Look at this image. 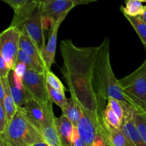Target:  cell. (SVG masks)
Instances as JSON below:
<instances>
[{"label": "cell", "mask_w": 146, "mask_h": 146, "mask_svg": "<svg viewBox=\"0 0 146 146\" xmlns=\"http://www.w3.org/2000/svg\"><path fill=\"white\" fill-rule=\"evenodd\" d=\"M102 120L105 123L108 124L111 127L117 129H121L123 122L120 120L115 113L107 104L106 107L103 111L101 114Z\"/></svg>", "instance_id": "obj_24"}, {"label": "cell", "mask_w": 146, "mask_h": 146, "mask_svg": "<svg viewBox=\"0 0 146 146\" xmlns=\"http://www.w3.org/2000/svg\"><path fill=\"white\" fill-rule=\"evenodd\" d=\"M64 19H65V17L59 19L50 27L48 41H47V44L45 45V47L42 51L43 58L45 61L47 70H51V66L55 62V54L56 50L58 31L61 23L64 21Z\"/></svg>", "instance_id": "obj_12"}, {"label": "cell", "mask_w": 146, "mask_h": 146, "mask_svg": "<svg viewBox=\"0 0 146 146\" xmlns=\"http://www.w3.org/2000/svg\"><path fill=\"white\" fill-rule=\"evenodd\" d=\"M125 6L120 7L121 12L123 15L131 17H138L142 15L145 10V6L143 5L139 0H125Z\"/></svg>", "instance_id": "obj_21"}, {"label": "cell", "mask_w": 146, "mask_h": 146, "mask_svg": "<svg viewBox=\"0 0 146 146\" xmlns=\"http://www.w3.org/2000/svg\"><path fill=\"white\" fill-rule=\"evenodd\" d=\"M47 88L51 101L62 110L68 102V99L66 97L65 93L54 89L48 84H47Z\"/></svg>", "instance_id": "obj_25"}, {"label": "cell", "mask_w": 146, "mask_h": 146, "mask_svg": "<svg viewBox=\"0 0 146 146\" xmlns=\"http://www.w3.org/2000/svg\"><path fill=\"white\" fill-rule=\"evenodd\" d=\"M46 79L47 84L54 89L58 90V91H61L63 93H65L66 91V89L64 85H63L62 82L51 71V70H46Z\"/></svg>", "instance_id": "obj_26"}, {"label": "cell", "mask_w": 146, "mask_h": 146, "mask_svg": "<svg viewBox=\"0 0 146 146\" xmlns=\"http://www.w3.org/2000/svg\"><path fill=\"white\" fill-rule=\"evenodd\" d=\"M124 117L121 130L133 146H146L134 121V108L130 104L123 103Z\"/></svg>", "instance_id": "obj_11"}, {"label": "cell", "mask_w": 146, "mask_h": 146, "mask_svg": "<svg viewBox=\"0 0 146 146\" xmlns=\"http://www.w3.org/2000/svg\"><path fill=\"white\" fill-rule=\"evenodd\" d=\"M139 17H141V18L144 21H145V22H146V5H145V11H144V13L142 14V15L139 16Z\"/></svg>", "instance_id": "obj_38"}, {"label": "cell", "mask_w": 146, "mask_h": 146, "mask_svg": "<svg viewBox=\"0 0 146 146\" xmlns=\"http://www.w3.org/2000/svg\"><path fill=\"white\" fill-rule=\"evenodd\" d=\"M10 72H11V70L7 66L5 60L2 56H0V77L1 78L7 77Z\"/></svg>", "instance_id": "obj_32"}, {"label": "cell", "mask_w": 146, "mask_h": 146, "mask_svg": "<svg viewBox=\"0 0 146 146\" xmlns=\"http://www.w3.org/2000/svg\"><path fill=\"white\" fill-rule=\"evenodd\" d=\"M13 71H14V72L15 73L17 76L19 77L20 78L23 80V78H24V75H25L26 72L27 71V68L25 64H23V63L17 62Z\"/></svg>", "instance_id": "obj_30"}, {"label": "cell", "mask_w": 146, "mask_h": 146, "mask_svg": "<svg viewBox=\"0 0 146 146\" xmlns=\"http://www.w3.org/2000/svg\"><path fill=\"white\" fill-rule=\"evenodd\" d=\"M62 115H65L72 122L74 127H77L78 121L82 116V106L74 96L70 97L68 99L66 105L62 110Z\"/></svg>", "instance_id": "obj_16"}, {"label": "cell", "mask_w": 146, "mask_h": 146, "mask_svg": "<svg viewBox=\"0 0 146 146\" xmlns=\"http://www.w3.org/2000/svg\"><path fill=\"white\" fill-rule=\"evenodd\" d=\"M17 62H21L25 64L27 70H32L38 73H45L47 70L36 59L27 54L22 50L19 49V51L18 56H17Z\"/></svg>", "instance_id": "obj_20"}, {"label": "cell", "mask_w": 146, "mask_h": 146, "mask_svg": "<svg viewBox=\"0 0 146 146\" xmlns=\"http://www.w3.org/2000/svg\"><path fill=\"white\" fill-rule=\"evenodd\" d=\"M71 146H87L85 144V143L84 142V141L81 139L76 127H75L74 130L72 141H71Z\"/></svg>", "instance_id": "obj_31"}, {"label": "cell", "mask_w": 146, "mask_h": 146, "mask_svg": "<svg viewBox=\"0 0 146 146\" xmlns=\"http://www.w3.org/2000/svg\"><path fill=\"white\" fill-rule=\"evenodd\" d=\"M0 146H9L7 141L1 136H0Z\"/></svg>", "instance_id": "obj_36"}, {"label": "cell", "mask_w": 146, "mask_h": 146, "mask_svg": "<svg viewBox=\"0 0 146 146\" xmlns=\"http://www.w3.org/2000/svg\"><path fill=\"white\" fill-rule=\"evenodd\" d=\"M104 138H105V137H104ZM105 140H106V146H111V144H110L109 143H108V141H107L106 139V138H105Z\"/></svg>", "instance_id": "obj_39"}, {"label": "cell", "mask_w": 146, "mask_h": 146, "mask_svg": "<svg viewBox=\"0 0 146 146\" xmlns=\"http://www.w3.org/2000/svg\"><path fill=\"white\" fill-rule=\"evenodd\" d=\"M33 146H50V145H48L45 141H39V142L36 143L35 145H34Z\"/></svg>", "instance_id": "obj_37"}, {"label": "cell", "mask_w": 146, "mask_h": 146, "mask_svg": "<svg viewBox=\"0 0 146 146\" xmlns=\"http://www.w3.org/2000/svg\"><path fill=\"white\" fill-rule=\"evenodd\" d=\"M5 97V89L3 83L0 81V104H3Z\"/></svg>", "instance_id": "obj_34"}, {"label": "cell", "mask_w": 146, "mask_h": 146, "mask_svg": "<svg viewBox=\"0 0 146 146\" xmlns=\"http://www.w3.org/2000/svg\"><path fill=\"white\" fill-rule=\"evenodd\" d=\"M0 136L9 146H33L39 141H44L41 133L29 121L21 108H18L6 131L0 133Z\"/></svg>", "instance_id": "obj_4"}, {"label": "cell", "mask_w": 146, "mask_h": 146, "mask_svg": "<svg viewBox=\"0 0 146 146\" xmlns=\"http://www.w3.org/2000/svg\"><path fill=\"white\" fill-rule=\"evenodd\" d=\"M8 125L9 121L4 108L2 106L0 105V133L5 132Z\"/></svg>", "instance_id": "obj_29"}, {"label": "cell", "mask_w": 146, "mask_h": 146, "mask_svg": "<svg viewBox=\"0 0 146 146\" xmlns=\"http://www.w3.org/2000/svg\"><path fill=\"white\" fill-rule=\"evenodd\" d=\"M95 89L101 105L104 101L112 98L130 104L134 108L138 106L123 93L119 80L114 74L110 61V41L106 38L99 46L94 78Z\"/></svg>", "instance_id": "obj_2"}, {"label": "cell", "mask_w": 146, "mask_h": 146, "mask_svg": "<svg viewBox=\"0 0 146 146\" xmlns=\"http://www.w3.org/2000/svg\"><path fill=\"white\" fill-rule=\"evenodd\" d=\"M142 109L143 110V111H144V112H145V113H146V108H142Z\"/></svg>", "instance_id": "obj_41"}, {"label": "cell", "mask_w": 146, "mask_h": 146, "mask_svg": "<svg viewBox=\"0 0 146 146\" xmlns=\"http://www.w3.org/2000/svg\"><path fill=\"white\" fill-rule=\"evenodd\" d=\"M108 105L111 107V109L115 113L121 121H123L124 117V108L123 103L115 98H110L108 99Z\"/></svg>", "instance_id": "obj_28"}, {"label": "cell", "mask_w": 146, "mask_h": 146, "mask_svg": "<svg viewBox=\"0 0 146 146\" xmlns=\"http://www.w3.org/2000/svg\"><path fill=\"white\" fill-rule=\"evenodd\" d=\"M83 114L77 125V130L87 146H92L96 137L99 133L101 115L90 111L82 106Z\"/></svg>", "instance_id": "obj_9"}, {"label": "cell", "mask_w": 146, "mask_h": 146, "mask_svg": "<svg viewBox=\"0 0 146 146\" xmlns=\"http://www.w3.org/2000/svg\"><path fill=\"white\" fill-rule=\"evenodd\" d=\"M134 121L143 140L146 144V113L138 106L137 108H134Z\"/></svg>", "instance_id": "obj_23"}, {"label": "cell", "mask_w": 146, "mask_h": 146, "mask_svg": "<svg viewBox=\"0 0 146 146\" xmlns=\"http://www.w3.org/2000/svg\"><path fill=\"white\" fill-rule=\"evenodd\" d=\"M124 94L141 108H146V58L135 71L119 80Z\"/></svg>", "instance_id": "obj_5"}, {"label": "cell", "mask_w": 146, "mask_h": 146, "mask_svg": "<svg viewBox=\"0 0 146 146\" xmlns=\"http://www.w3.org/2000/svg\"><path fill=\"white\" fill-rule=\"evenodd\" d=\"M10 26L17 27L21 34L29 37L42 52L46 44L41 0L34 1L19 12L14 13Z\"/></svg>", "instance_id": "obj_3"}, {"label": "cell", "mask_w": 146, "mask_h": 146, "mask_svg": "<svg viewBox=\"0 0 146 146\" xmlns=\"http://www.w3.org/2000/svg\"><path fill=\"white\" fill-rule=\"evenodd\" d=\"M8 81L11 94L17 108L22 107L31 98L24 88L23 80L17 76L12 70L8 76Z\"/></svg>", "instance_id": "obj_13"}, {"label": "cell", "mask_w": 146, "mask_h": 146, "mask_svg": "<svg viewBox=\"0 0 146 146\" xmlns=\"http://www.w3.org/2000/svg\"><path fill=\"white\" fill-rule=\"evenodd\" d=\"M144 47H145V51H146V45H144Z\"/></svg>", "instance_id": "obj_42"}, {"label": "cell", "mask_w": 146, "mask_h": 146, "mask_svg": "<svg viewBox=\"0 0 146 146\" xmlns=\"http://www.w3.org/2000/svg\"><path fill=\"white\" fill-rule=\"evenodd\" d=\"M92 146H106L105 138L101 133H98V135H96Z\"/></svg>", "instance_id": "obj_33"}, {"label": "cell", "mask_w": 146, "mask_h": 146, "mask_svg": "<svg viewBox=\"0 0 146 146\" xmlns=\"http://www.w3.org/2000/svg\"><path fill=\"white\" fill-rule=\"evenodd\" d=\"M44 141L50 146H62L57 131L56 122L48 124L41 128L39 131Z\"/></svg>", "instance_id": "obj_19"}, {"label": "cell", "mask_w": 146, "mask_h": 146, "mask_svg": "<svg viewBox=\"0 0 146 146\" xmlns=\"http://www.w3.org/2000/svg\"><path fill=\"white\" fill-rule=\"evenodd\" d=\"M139 1H141V2H146V0H139Z\"/></svg>", "instance_id": "obj_40"}, {"label": "cell", "mask_w": 146, "mask_h": 146, "mask_svg": "<svg viewBox=\"0 0 146 146\" xmlns=\"http://www.w3.org/2000/svg\"><path fill=\"white\" fill-rule=\"evenodd\" d=\"M21 34L20 30L13 26H9L0 34V56L11 71L14 70L17 62Z\"/></svg>", "instance_id": "obj_6"}, {"label": "cell", "mask_w": 146, "mask_h": 146, "mask_svg": "<svg viewBox=\"0 0 146 146\" xmlns=\"http://www.w3.org/2000/svg\"><path fill=\"white\" fill-rule=\"evenodd\" d=\"M138 34L143 45H146V22L141 17L124 15Z\"/></svg>", "instance_id": "obj_22"}, {"label": "cell", "mask_w": 146, "mask_h": 146, "mask_svg": "<svg viewBox=\"0 0 146 146\" xmlns=\"http://www.w3.org/2000/svg\"><path fill=\"white\" fill-rule=\"evenodd\" d=\"M99 133L108 141L111 146H133L121 129L114 128L101 121Z\"/></svg>", "instance_id": "obj_14"}, {"label": "cell", "mask_w": 146, "mask_h": 146, "mask_svg": "<svg viewBox=\"0 0 146 146\" xmlns=\"http://www.w3.org/2000/svg\"><path fill=\"white\" fill-rule=\"evenodd\" d=\"M0 81L3 83L4 89H5V97H4V103H3V104H0V105L4 107V111H5L6 114H7V119H8L9 123L13 119L16 113L17 112L18 108H17V105H16L15 102L14 101V98L12 97V95L11 94L9 84L8 76L4 77V78L0 77Z\"/></svg>", "instance_id": "obj_18"}, {"label": "cell", "mask_w": 146, "mask_h": 146, "mask_svg": "<svg viewBox=\"0 0 146 146\" xmlns=\"http://www.w3.org/2000/svg\"><path fill=\"white\" fill-rule=\"evenodd\" d=\"M53 103L41 105L35 100H29L22 107H20L29 121L40 131L41 128L56 122V117L53 111Z\"/></svg>", "instance_id": "obj_8"}, {"label": "cell", "mask_w": 146, "mask_h": 146, "mask_svg": "<svg viewBox=\"0 0 146 146\" xmlns=\"http://www.w3.org/2000/svg\"><path fill=\"white\" fill-rule=\"evenodd\" d=\"M19 49L22 50L27 54L36 59L43 66L46 68L45 61L43 58L42 52L40 51L37 46L34 44V41L29 37L24 34H21V37H20Z\"/></svg>", "instance_id": "obj_17"}, {"label": "cell", "mask_w": 146, "mask_h": 146, "mask_svg": "<svg viewBox=\"0 0 146 146\" xmlns=\"http://www.w3.org/2000/svg\"><path fill=\"white\" fill-rule=\"evenodd\" d=\"M63 66L60 70L71 96L86 109L101 115L102 105L95 89V68L99 46L80 47L71 39L61 41Z\"/></svg>", "instance_id": "obj_1"}, {"label": "cell", "mask_w": 146, "mask_h": 146, "mask_svg": "<svg viewBox=\"0 0 146 146\" xmlns=\"http://www.w3.org/2000/svg\"><path fill=\"white\" fill-rule=\"evenodd\" d=\"M23 85L30 97L41 105L53 103L48 95L46 72L38 73L27 70L23 78Z\"/></svg>", "instance_id": "obj_7"}, {"label": "cell", "mask_w": 146, "mask_h": 146, "mask_svg": "<svg viewBox=\"0 0 146 146\" xmlns=\"http://www.w3.org/2000/svg\"><path fill=\"white\" fill-rule=\"evenodd\" d=\"M56 125L62 146H71L75 127L72 122L64 115L56 118Z\"/></svg>", "instance_id": "obj_15"}, {"label": "cell", "mask_w": 146, "mask_h": 146, "mask_svg": "<svg viewBox=\"0 0 146 146\" xmlns=\"http://www.w3.org/2000/svg\"><path fill=\"white\" fill-rule=\"evenodd\" d=\"M44 23L47 21L50 27L56 21L66 17L69 11L77 6L74 2L67 0H41Z\"/></svg>", "instance_id": "obj_10"}, {"label": "cell", "mask_w": 146, "mask_h": 146, "mask_svg": "<svg viewBox=\"0 0 146 146\" xmlns=\"http://www.w3.org/2000/svg\"><path fill=\"white\" fill-rule=\"evenodd\" d=\"M1 1L11 7L14 10V13H17L38 0H1Z\"/></svg>", "instance_id": "obj_27"}, {"label": "cell", "mask_w": 146, "mask_h": 146, "mask_svg": "<svg viewBox=\"0 0 146 146\" xmlns=\"http://www.w3.org/2000/svg\"><path fill=\"white\" fill-rule=\"evenodd\" d=\"M67 1H73L76 5H81V4H89V3L95 2L97 0H67Z\"/></svg>", "instance_id": "obj_35"}]
</instances>
